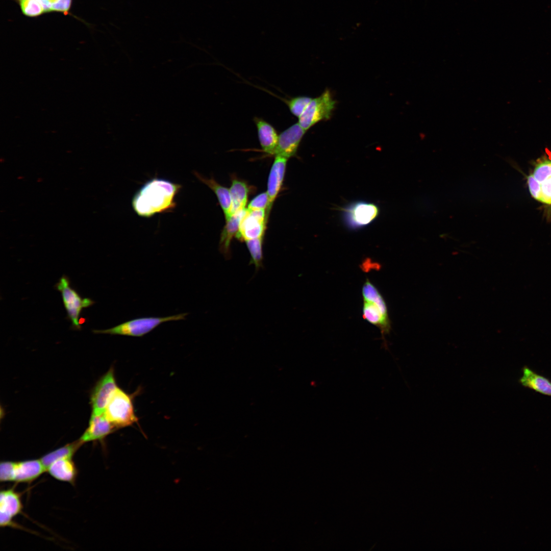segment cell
Masks as SVG:
<instances>
[{
	"label": "cell",
	"instance_id": "cell-1",
	"mask_svg": "<svg viewBox=\"0 0 551 551\" xmlns=\"http://www.w3.org/2000/svg\"><path fill=\"white\" fill-rule=\"evenodd\" d=\"M180 184L163 178H154L146 181L132 199V206L139 216L151 217L157 214L171 212L176 207V195Z\"/></svg>",
	"mask_w": 551,
	"mask_h": 551
},
{
	"label": "cell",
	"instance_id": "cell-2",
	"mask_svg": "<svg viewBox=\"0 0 551 551\" xmlns=\"http://www.w3.org/2000/svg\"><path fill=\"white\" fill-rule=\"evenodd\" d=\"M363 298V317L368 322L378 327L383 339L391 330L387 305L381 294L374 285L366 280L362 289Z\"/></svg>",
	"mask_w": 551,
	"mask_h": 551
},
{
	"label": "cell",
	"instance_id": "cell-3",
	"mask_svg": "<svg viewBox=\"0 0 551 551\" xmlns=\"http://www.w3.org/2000/svg\"><path fill=\"white\" fill-rule=\"evenodd\" d=\"M187 313L165 317H143L125 321L106 330H94L95 334H106L132 337H142L152 331L161 324L186 319Z\"/></svg>",
	"mask_w": 551,
	"mask_h": 551
},
{
	"label": "cell",
	"instance_id": "cell-4",
	"mask_svg": "<svg viewBox=\"0 0 551 551\" xmlns=\"http://www.w3.org/2000/svg\"><path fill=\"white\" fill-rule=\"evenodd\" d=\"M55 287L62 296L63 303L67 312V318L71 323L74 330L82 329L79 323L80 315L83 309L93 305L95 302L89 298L81 297L78 292L70 286L69 278L63 275Z\"/></svg>",
	"mask_w": 551,
	"mask_h": 551
},
{
	"label": "cell",
	"instance_id": "cell-5",
	"mask_svg": "<svg viewBox=\"0 0 551 551\" xmlns=\"http://www.w3.org/2000/svg\"><path fill=\"white\" fill-rule=\"evenodd\" d=\"M104 414L117 429L130 426L137 421L130 395L118 387Z\"/></svg>",
	"mask_w": 551,
	"mask_h": 551
},
{
	"label": "cell",
	"instance_id": "cell-6",
	"mask_svg": "<svg viewBox=\"0 0 551 551\" xmlns=\"http://www.w3.org/2000/svg\"><path fill=\"white\" fill-rule=\"evenodd\" d=\"M331 91L325 90L319 96L312 98L303 114L298 118V123L306 132L321 120H328L332 115L336 106Z\"/></svg>",
	"mask_w": 551,
	"mask_h": 551
},
{
	"label": "cell",
	"instance_id": "cell-7",
	"mask_svg": "<svg viewBox=\"0 0 551 551\" xmlns=\"http://www.w3.org/2000/svg\"><path fill=\"white\" fill-rule=\"evenodd\" d=\"M118 387L113 367L110 368L97 381L90 394L92 414H103Z\"/></svg>",
	"mask_w": 551,
	"mask_h": 551
},
{
	"label": "cell",
	"instance_id": "cell-8",
	"mask_svg": "<svg viewBox=\"0 0 551 551\" xmlns=\"http://www.w3.org/2000/svg\"><path fill=\"white\" fill-rule=\"evenodd\" d=\"M266 221L265 210L247 209L236 236L245 241L262 237L265 233Z\"/></svg>",
	"mask_w": 551,
	"mask_h": 551
},
{
	"label": "cell",
	"instance_id": "cell-9",
	"mask_svg": "<svg viewBox=\"0 0 551 551\" xmlns=\"http://www.w3.org/2000/svg\"><path fill=\"white\" fill-rule=\"evenodd\" d=\"M22 504L20 494L13 488L4 489L0 493V525L17 527L13 518L21 514Z\"/></svg>",
	"mask_w": 551,
	"mask_h": 551
},
{
	"label": "cell",
	"instance_id": "cell-10",
	"mask_svg": "<svg viewBox=\"0 0 551 551\" xmlns=\"http://www.w3.org/2000/svg\"><path fill=\"white\" fill-rule=\"evenodd\" d=\"M379 213V209L375 205L358 202L344 209V217L346 224L350 228H357L370 223Z\"/></svg>",
	"mask_w": 551,
	"mask_h": 551
},
{
	"label": "cell",
	"instance_id": "cell-11",
	"mask_svg": "<svg viewBox=\"0 0 551 551\" xmlns=\"http://www.w3.org/2000/svg\"><path fill=\"white\" fill-rule=\"evenodd\" d=\"M306 132L298 122L283 131L279 135L274 155L288 159L294 156Z\"/></svg>",
	"mask_w": 551,
	"mask_h": 551
},
{
	"label": "cell",
	"instance_id": "cell-12",
	"mask_svg": "<svg viewBox=\"0 0 551 551\" xmlns=\"http://www.w3.org/2000/svg\"><path fill=\"white\" fill-rule=\"evenodd\" d=\"M288 159L276 156L271 166L267 182V193L268 205L266 209V219L268 217L273 204L280 191L284 180Z\"/></svg>",
	"mask_w": 551,
	"mask_h": 551
},
{
	"label": "cell",
	"instance_id": "cell-13",
	"mask_svg": "<svg viewBox=\"0 0 551 551\" xmlns=\"http://www.w3.org/2000/svg\"><path fill=\"white\" fill-rule=\"evenodd\" d=\"M117 429L106 418L104 414H91L88 426L79 439L83 444L88 442L102 441Z\"/></svg>",
	"mask_w": 551,
	"mask_h": 551
},
{
	"label": "cell",
	"instance_id": "cell-14",
	"mask_svg": "<svg viewBox=\"0 0 551 551\" xmlns=\"http://www.w3.org/2000/svg\"><path fill=\"white\" fill-rule=\"evenodd\" d=\"M45 471L46 469L40 459L15 461L14 482L31 483Z\"/></svg>",
	"mask_w": 551,
	"mask_h": 551
},
{
	"label": "cell",
	"instance_id": "cell-15",
	"mask_svg": "<svg viewBox=\"0 0 551 551\" xmlns=\"http://www.w3.org/2000/svg\"><path fill=\"white\" fill-rule=\"evenodd\" d=\"M46 471L55 479L75 484L78 477V468L72 458H64L53 462L46 469Z\"/></svg>",
	"mask_w": 551,
	"mask_h": 551
},
{
	"label": "cell",
	"instance_id": "cell-16",
	"mask_svg": "<svg viewBox=\"0 0 551 551\" xmlns=\"http://www.w3.org/2000/svg\"><path fill=\"white\" fill-rule=\"evenodd\" d=\"M522 376L518 382L524 387L530 389L543 395L551 397V381L540 374L528 366L522 368Z\"/></svg>",
	"mask_w": 551,
	"mask_h": 551
},
{
	"label": "cell",
	"instance_id": "cell-17",
	"mask_svg": "<svg viewBox=\"0 0 551 551\" xmlns=\"http://www.w3.org/2000/svg\"><path fill=\"white\" fill-rule=\"evenodd\" d=\"M258 136L262 150L269 155H274L278 145L279 135L275 128L261 118L255 117Z\"/></svg>",
	"mask_w": 551,
	"mask_h": 551
},
{
	"label": "cell",
	"instance_id": "cell-18",
	"mask_svg": "<svg viewBox=\"0 0 551 551\" xmlns=\"http://www.w3.org/2000/svg\"><path fill=\"white\" fill-rule=\"evenodd\" d=\"M247 209H243L235 213L226 220V224L220 234L219 249L227 257L230 254V244L232 238L237 234L241 221L245 215Z\"/></svg>",
	"mask_w": 551,
	"mask_h": 551
},
{
	"label": "cell",
	"instance_id": "cell-19",
	"mask_svg": "<svg viewBox=\"0 0 551 551\" xmlns=\"http://www.w3.org/2000/svg\"><path fill=\"white\" fill-rule=\"evenodd\" d=\"M194 174L199 180L213 191L224 213L226 220L228 219L230 217L231 207L230 189L220 185L213 178L207 179L196 171L194 172Z\"/></svg>",
	"mask_w": 551,
	"mask_h": 551
},
{
	"label": "cell",
	"instance_id": "cell-20",
	"mask_svg": "<svg viewBox=\"0 0 551 551\" xmlns=\"http://www.w3.org/2000/svg\"><path fill=\"white\" fill-rule=\"evenodd\" d=\"M230 192L231 198V217L236 212L245 209L249 191L248 186L244 182L233 179Z\"/></svg>",
	"mask_w": 551,
	"mask_h": 551
},
{
	"label": "cell",
	"instance_id": "cell-21",
	"mask_svg": "<svg viewBox=\"0 0 551 551\" xmlns=\"http://www.w3.org/2000/svg\"><path fill=\"white\" fill-rule=\"evenodd\" d=\"M83 444L79 439L42 456L40 459L45 468L46 471L47 467L54 461L64 458H72Z\"/></svg>",
	"mask_w": 551,
	"mask_h": 551
},
{
	"label": "cell",
	"instance_id": "cell-22",
	"mask_svg": "<svg viewBox=\"0 0 551 551\" xmlns=\"http://www.w3.org/2000/svg\"><path fill=\"white\" fill-rule=\"evenodd\" d=\"M263 237L245 241L251 257V262L257 268L261 266L263 261Z\"/></svg>",
	"mask_w": 551,
	"mask_h": 551
},
{
	"label": "cell",
	"instance_id": "cell-23",
	"mask_svg": "<svg viewBox=\"0 0 551 551\" xmlns=\"http://www.w3.org/2000/svg\"><path fill=\"white\" fill-rule=\"evenodd\" d=\"M312 98L307 96H298L285 101L290 112L299 117L304 112Z\"/></svg>",
	"mask_w": 551,
	"mask_h": 551
},
{
	"label": "cell",
	"instance_id": "cell-24",
	"mask_svg": "<svg viewBox=\"0 0 551 551\" xmlns=\"http://www.w3.org/2000/svg\"><path fill=\"white\" fill-rule=\"evenodd\" d=\"M533 176L540 183L551 177V160L545 159L538 162L535 166Z\"/></svg>",
	"mask_w": 551,
	"mask_h": 551
},
{
	"label": "cell",
	"instance_id": "cell-25",
	"mask_svg": "<svg viewBox=\"0 0 551 551\" xmlns=\"http://www.w3.org/2000/svg\"><path fill=\"white\" fill-rule=\"evenodd\" d=\"M15 461H5L0 464L1 482H14Z\"/></svg>",
	"mask_w": 551,
	"mask_h": 551
},
{
	"label": "cell",
	"instance_id": "cell-26",
	"mask_svg": "<svg viewBox=\"0 0 551 551\" xmlns=\"http://www.w3.org/2000/svg\"><path fill=\"white\" fill-rule=\"evenodd\" d=\"M268 205L267 192H263L255 197L249 203L247 208L248 210H265Z\"/></svg>",
	"mask_w": 551,
	"mask_h": 551
},
{
	"label": "cell",
	"instance_id": "cell-27",
	"mask_svg": "<svg viewBox=\"0 0 551 551\" xmlns=\"http://www.w3.org/2000/svg\"><path fill=\"white\" fill-rule=\"evenodd\" d=\"M528 184L531 195L536 200L540 201L541 196V185L534 177L529 175L528 178Z\"/></svg>",
	"mask_w": 551,
	"mask_h": 551
},
{
	"label": "cell",
	"instance_id": "cell-28",
	"mask_svg": "<svg viewBox=\"0 0 551 551\" xmlns=\"http://www.w3.org/2000/svg\"><path fill=\"white\" fill-rule=\"evenodd\" d=\"M72 0H54L52 3L51 12H58L67 14L70 9Z\"/></svg>",
	"mask_w": 551,
	"mask_h": 551
},
{
	"label": "cell",
	"instance_id": "cell-29",
	"mask_svg": "<svg viewBox=\"0 0 551 551\" xmlns=\"http://www.w3.org/2000/svg\"><path fill=\"white\" fill-rule=\"evenodd\" d=\"M541 196L540 202L551 205V177L541 183Z\"/></svg>",
	"mask_w": 551,
	"mask_h": 551
},
{
	"label": "cell",
	"instance_id": "cell-30",
	"mask_svg": "<svg viewBox=\"0 0 551 551\" xmlns=\"http://www.w3.org/2000/svg\"><path fill=\"white\" fill-rule=\"evenodd\" d=\"M48 1H51V2H53V1H54V0H48Z\"/></svg>",
	"mask_w": 551,
	"mask_h": 551
}]
</instances>
